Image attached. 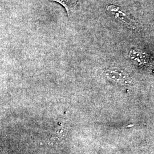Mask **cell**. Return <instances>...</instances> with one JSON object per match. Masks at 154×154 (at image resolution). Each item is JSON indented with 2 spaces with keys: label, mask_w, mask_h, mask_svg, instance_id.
Here are the masks:
<instances>
[{
  "label": "cell",
  "mask_w": 154,
  "mask_h": 154,
  "mask_svg": "<svg viewBox=\"0 0 154 154\" xmlns=\"http://www.w3.org/2000/svg\"><path fill=\"white\" fill-rule=\"evenodd\" d=\"M106 11L118 21L128 26V28L133 30H136L138 29L139 25L137 22L133 20L131 17L128 16L119 6L111 4L106 7Z\"/></svg>",
  "instance_id": "1"
},
{
  "label": "cell",
  "mask_w": 154,
  "mask_h": 154,
  "mask_svg": "<svg viewBox=\"0 0 154 154\" xmlns=\"http://www.w3.org/2000/svg\"><path fill=\"white\" fill-rule=\"evenodd\" d=\"M105 77L112 81L122 85H132L134 82L127 72L119 68H111L105 71Z\"/></svg>",
  "instance_id": "2"
},
{
  "label": "cell",
  "mask_w": 154,
  "mask_h": 154,
  "mask_svg": "<svg viewBox=\"0 0 154 154\" xmlns=\"http://www.w3.org/2000/svg\"><path fill=\"white\" fill-rule=\"evenodd\" d=\"M130 57L132 62L137 66H147L149 64V56L142 50H131L130 52Z\"/></svg>",
  "instance_id": "3"
},
{
  "label": "cell",
  "mask_w": 154,
  "mask_h": 154,
  "mask_svg": "<svg viewBox=\"0 0 154 154\" xmlns=\"http://www.w3.org/2000/svg\"><path fill=\"white\" fill-rule=\"evenodd\" d=\"M68 130L66 127H62L55 130L50 137L48 143L50 146H55L61 143L66 138Z\"/></svg>",
  "instance_id": "4"
},
{
  "label": "cell",
  "mask_w": 154,
  "mask_h": 154,
  "mask_svg": "<svg viewBox=\"0 0 154 154\" xmlns=\"http://www.w3.org/2000/svg\"><path fill=\"white\" fill-rule=\"evenodd\" d=\"M52 1L59 3L66 10L68 16L70 17V13L71 9L76 5L79 0H47Z\"/></svg>",
  "instance_id": "5"
}]
</instances>
